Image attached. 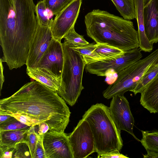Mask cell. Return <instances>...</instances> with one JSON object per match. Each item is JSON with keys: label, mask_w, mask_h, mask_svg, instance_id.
<instances>
[{"label": "cell", "mask_w": 158, "mask_h": 158, "mask_svg": "<svg viewBox=\"0 0 158 158\" xmlns=\"http://www.w3.org/2000/svg\"><path fill=\"white\" fill-rule=\"evenodd\" d=\"M0 114L23 115L34 126L45 122L49 131L64 132L71 112L57 92L35 81L26 83L11 96L1 99Z\"/></svg>", "instance_id": "1"}, {"label": "cell", "mask_w": 158, "mask_h": 158, "mask_svg": "<svg viewBox=\"0 0 158 158\" xmlns=\"http://www.w3.org/2000/svg\"><path fill=\"white\" fill-rule=\"evenodd\" d=\"M33 0H0L1 58L12 70L26 64L38 23Z\"/></svg>", "instance_id": "2"}, {"label": "cell", "mask_w": 158, "mask_h": 158, "mask_svg": "<svg viewBox=\"0 0 158 158\" xmlns=\"http://www.w3.org/2000/svg\"><path fill=\"white\" fill-rule=\"evenodd\" d=\"M87 35L96 44H104L126 52L138 48V32L133 22L108 12L94 9L85 16Z\"/></svg>", "instance_id": "3"}, {"label": "cell", "mask_w": 158, "mask_h": 158, "mask_svg": "<svg viewBox=\"0 0 158 158\" xmlns=\"http://www.w3.org/2000/svg\"><path fill=\"white\" fill-rule=\"evenodd\" d=\"M82 119L89 125L98 155L113 150L121 151L123 146L121 131L111 116L109 107L101 103L93 105L85 112Z\"/></svg>", "instance_id": "4"}, {"label": "cell", "mask_w": 158, "mask_h": 158, "mask_svg": "<svg viewBox=\"0 0 158 158\" xmlns=\"http://www.w3.org/2000/svg\"><path fill=\"white\" fill-rule=\"evenodd\" d=\"M64 61L60 85L56 92L67 104L73 106L84 89L82 80L86 63L82 56L71 45L62 43Z\"/></svg>", "instance_id": "5"}, {"label": "cell", "mask_w": 158, "mask_h": 158, "mask_svg": "<svg viewBox=\"0 0 158 158\" xmlns=\"http://www.w3.org/2000/svg\"><path fill=\"white\" fill-rule=\"evenodd\" d=\"M158 57V48L146 57L119 72L115 81L103 91V96L108 99L130 91Z\"/></svg>", "instance_id": "6"}, {"label": "cell", "mask_w": 158, "mask_h": 158, "mask_svg": "<svg viewBox=\"0 0 158 158\" xmlns=\"http://www.w3.org/2000/svg\"><path fill=\"white\" fill-rule=\"evenodd\" d=\"M141 51L139 48H137L126 51L122 55L114 58L86 64L85 68L87 72L98 76H106L111 69L118 74L141 59L142 57Z\"/></svg>", "instance_id": "7"}, {"label": "cell", "mask_w": 158, "mask_h": 158, "mask_svg": "<svg viewBox=\"0 0 158 158\" xmlns=\"http://www.w3.org/2000/svg\"><path fill=\"white\" fill-rule=\"evenodd\" d=\"M73 158H85L95 152L93 135L88 122L82 118L68 135Z\"/></svg>", "instance_id": "8"}, {"label": "cell", "mask_w": 158, "mask_h": 158, "mask_svg": "<svg viewBox=\"0 0 158 158\" xmlns=\"http://www.w3.org/2000/svg\"><path fill=\"white\" fill-rule=\"evenodd\" d=\"M109 110L111 116L118 129L127 131L137 141H140L133 132L135 120L131 111L129 103L124 95L112 98Z\"/></svg>", "instance_id": "9"}, {"label": "cell", "mask_w": 158, "mask_h": 158, "mask_svg": "<svg viewBox=\"0 0 158 158\" xmlns=\"http://www.w3.org/2000/svg\"><path fill=\"white\" fill-rule=\"evenodd\" d=\"M82 2V0H74L55 16L50 26L54 39L61 41L64 36L74 27Z\"/></svg>", "instance_id": "10"}, {"label": "cell", "mask_w": 158, "mask_h": 158, "mask_svg": "<svg viewBox=\"0 0 158 158\" xmlns=\"http://www.w3.org/2000/svg\"><path fill=\"white\" fill-rule=\"evenodd\" d=\"M50 27L38 26L31 40L26 65L27 68H36L53 39Z\"/></svg>", "instance_id": "11"}, {"label": "cell", "mask_w": 158, "mask_h": 158, "mask_svg": "<svg viewBox=\"0 0 158 158\" xmlns=\"http://www.w3.org/2000/svg\"><path fill=\"white\" fill-rule=\"evenodd\" d=\"M42 141L46 158H73L68 135L64 132L49 130Z\"/></svg>", "instance_id": "12"}, {"label": "cell", "mask_w": 158, "mask_h": 158, "mask_svg": "<svg viewBox=\"0 0 158 158\" xmlns=\"http://www.w3.org/2000/svg\"><path fill=\"white\" fill-rule=\"evenodd\" d=\"M64 61L62 43L53 38L37 68L61 80Z\"/></svg>", "instance_id": "13"}, {"label": "cell", "mask_w": 158, "mask_h": 158, "mask_svg": "<svg viewBox=\"0 0 158 158\" xmlns=\"http://www.w3.org/2000/svg\"><path fill=\"white\" fill-rule=\"evenodd\" d=\"M145 34L152 44L158 42V0H143Z\"/></svg>", "instance_id": "14"}, {"label": "cell", "mask_w": 158, "mask_h": 158, "mask_svg": "<svg viewBox=\"0 0 158 158\" xmlns=\"http://www.w3.org/2000/svg\"><path fill=\"white\" fill-rule=\"evenodd\" d=\"M141 94V105L151 113H158V73Z\"/></svg>", "instance_id": "15"}, {"label": "cell", "mask_w": 158, "mask_h": 158, "mask_svg": "<svg viewBox=\"0 0 158 158\" xmlns=\"http://www.w3.org/2000/svg\"><path fill=\"white\" fill-rule=\"evenodd\" d=\"M133 0L135 10V18L138 27L139 47L141 51L150 52L153 49V44L149 41L145 33L143 15V0Z\"/></svg>", "instance_id": "16"}, {"label": "cell", "mask_w": 158, "mask_h": 158, "mask_svg": "<svg viewBox=\"0 0 158 158\" xmlns=\"http://www.w3.org/2000/svg\"><path fill=\"white\" fill-rule=\"evenodd\" d=\"M30 128L0 131V146L12 148L20 143L26 142L27 144L28 134Z\"/></svg>", "instance_id": "17"}, {"label": "cell", "mask_w": 158, "mask_h": 158, "mask_svg": "<svg viewBox=\"0 0 158 158\" xmlns=\"http://www.w3.org/2000/svg\"><path fill=\"white\" fill-rule=\"evenodd\" d=\"M26 72L31 78L38 81L51 90L57 92L60 85L61 80L38 68H27Z\"/></svg>", "instance_id": "18"}, {"label": "cell", "mask_w": 158, "mask_h": 158, "mask_svg": "<svg viewBox=\"0 0 158 158\" xmlns=\"http://www.w3.org/2000/svg\"><path fill=\"white\" fill-rule=\"evenodd\" d=\"M123 18L130 20L135 18L133 0H111Z\"/></svg>", "instance_id": "19"}, {"label": "cell", "mask_w": 158, "mask_h": 158, "mask_svg": "<svg viewBox=\"0 0 158 158\" xmlns=\"http://www.w3.org/2000/svg\"><path fill=\"white\" fill-rule=\"evenodd\" d=\"M71 46L82 56L86 64L103 60L95 51L96 44H95L94 43H89L85 45L77 47Z\"/></svg>", "instance_id": "20"}, {"label": "cell", "mask_w": 158, "mask_h": 158, "mask_svg": "<svg viewBox=\"0 0 158 158\" xmlns=\"http://www.w3.org/2000/svg\"><path fill=\"white\" fill-rule=\"evenodd\" d=\"M141 132L142 137L140 142L146 151L158 153V130Z\"/></svg>", "instance_id": "21"}, {"label": "cell", "mask_w": 158, "mask_h": 158, "mask_svg": "<svg viewBox=\"0 0 158 158\" xmlns=\"http://www.w3.org/2000/svg\"><path fill=\"white\" fill-rule=\"evenodd\" d=\"M158 73V66H154L152 64L143 75L135 87L130 91L135 95L141 93L147 85Z\"/></svg>", "instance_id": "22"}, {"label": "cell", "mask_w": 158, "mask_h": 158, "mask_svg": "<svg viewBox=\"0 0 158 158\" xmlns=\"http://www.w3.org/2000/svg\"><path fill=\"white\" fill-rule=\"evenodd\" d=\"M96 53L103 60L114 58L123 54L125 52L104 44H96Z\"/></svg>", "instance_id": "23"}, {"label": "cell", "mask_w": 158, "mask_h": 158, "mask_svg": "<svg viewBox=\"0 0 158 158\" xmlns=\"http://www.w3.org/2000/svg\"><path fill=\"white\" fill-rule=\"evenodd\" d=\"M47 9L43 0L40 1L36 5L35 15L38 24L50 27L53 19H50L48 15Z\"/></svg>", "instance_id": "24"}, {"label": "cell", "mask_w": 158, "mask_h": 158, "mask_svg": "<svg viewBox=\"0 0 158 158\" xmlns=\"http://www.w3.org/2000/svg\"><path fill=\"white\" fill-rule=\"evenodd\" d=\"M63 38L64 39L65 42L75 47L83 46L89 43L83 36L75 31L74 27L72 28L64 36Z\"/></svg>", "instance_id": "25"}, {"label": "cell", "mask_w": 158, "mask_h": 158, "mask_svg": "<svg viewBox=\"0 0 158 158\" xmlns=\"http://www.w3.org/2000/svg\"><path fill=\"white\" fill-rule=\"evenodd\" d=\"M47 8L55 16L59 13L74 0H43Z\"/></svg>", "instance_id": "26"}, {"label": "cell", "mask_w": 158, "mask_h": 158, "mask_svg": "<svg viewBox=\"0 0 158 158\" xmlns=\"http://www.w3.org/2000/svg\"><path fill=\"white\" fill-rule=\"evenodd\" d=\"M31 127L22 123L13 117L12 118L0 124V131L27 129Z\"/></svg>", "instance_id": "27"}, {"label": "cell", "mask_w": 158, "mask_h": 158, "mask_svg": "<svg viewBox=\"0 0 158 158\" xmlns=\"http://www.w3.org/2000/svg\"><path fill=\"white\" fill-rule=\"evenodd\" d=\"M35 126H31L29 130L27 144L31 158H34L38 140L40 135L35 130Z\"/></svg>", "instance_id": "28"}, {"label": "cell", "mask_w": 158, "mask_h": 158, "mask_svg": "<svg viewBox=\"0 0 158 158\" xmlns=\"http://www.w3.org/2000/svg\"><path fill=\"white\" fill-rule=\"evenodd\" d=\"M31 158L27 144L26 142L20 143L14 147L12 158Z\"/></svg>", "instance_id": "29"}, {"label": "cell", "mask_w": 158, "mask_h": 158, "mask_svg": "<svg viewBox=\"0 0 158 158\" xmlns=\"http://www.w3.org/2000/svg\"><path fill=\"white\" fill-rule=\"evenodd\" d=\"M43 136H39L34 158H46L43 144Z\"/></svg>", "instance_id": "30"}, {"label": "cell", "mask_w": 158, "mask_h": 158, "mask_svg": "<svg viewBox=\"0 0 158 158\" xmlns=\"http://www.w3.org/2000/svg\"><path fill=\"white\" fill-rule=\"evenodd\" d=\"M120 151L115 150L98 155V158H128V157L120 153Z\"/></svg>", "instance_id": "31"}, {"label": "cell", "mask_w": 158, "mask_h": 158, "mask_svg": "<svg viewBox=\"0 0 158 158\" xmlns=\"http://www.w3.org/2000/svg\"><path fill=\"white\" fill-rule=\"evenodd\" d=\"M14 147L0 146V158H12Z\"/></svg>", "instance_id": "32"}, {"label": "cell", "mask_w": 158, "mask_h": 158, "mask_svg": "<svg viewBox=\"0 0 158 158\" xmlns=\"http://www.w3.org/2000/svg\"><path fill=\"white\" fill-rule=\"evenodd\" d=\"M16 118L20 122L31 127L34 126L32 122L26 116L20 114H15L10 115Z\"/></svg>", "instance_id": "33"}, {"label": "cell", "mask_w": 158, "mask_h": 158, "mask_svg": "<svg viewBox=\"0 0 158 158\" xmlns=\"http://www.w3.org/2000/svg\"><path fill=\"white\" fill-rule=\"evenodd\" d=\"M38 125L39 130L38 133L40 136H43L49 130L48 124L45 122H42Z\"/></svg>", "instance_id": "34"}, {"label": "cell", "mask_w": 158, "mask_h": 158, "mask_svg": "<svg viewBox=\"0 0 158 158\" xmlns=\"http://www.w3.org/2000/svg\"><path fill=\"white\" fill-rule=\"evenodd\" d=\"M0 91H1L3 83L4 81V77L3 73V67L2 64V61L0 59Z\"/></svg>", "instance_id": "35"}, {"label": "cell", "mask_w": 158, "mask_h": 158, "mask_svg": "<svg viewBox=\"0 0 158 158\" xmlns=\"http://www.w3.org/2000/svg\"><path fill=\"white\" fill-rule=\"evenodd\" d=\"M147 153L146 155H143L144 158H158V153L151 151H147Z\"/></svg>", "instance_id": "36"}, {"label": "cell", "mask_w": 158, "mask_h": 158, "mask_svg": "<svg viewBox=\"0 0 158 158\" xmlns=\"http://www.w3.org/2000/svg\"><path fill=\"white\" fill-rule=\"evenodd\" d=\"M13 116L8 114H0V124L12 118Z\"/></svg>", "instance_id": "37"}, {"label": "cell", "mask_w": 158, "mask_h": 158, "mask_svg": "<svg viewBox=\"0 0 158 158\" xmlns=\"http://www.w3.org/2000/svg\"><path fill=\"white\" fill-rule=\"evenodd\" d=\"M152 65L154 66H158V57L153 62Z\"/></svg>", "instance_id": "38"}]
</instances>
